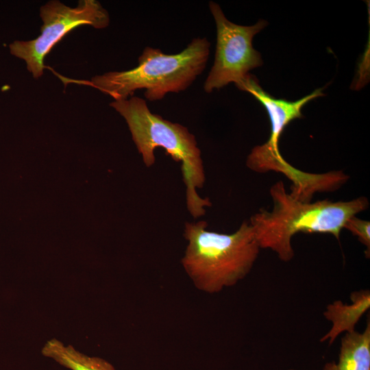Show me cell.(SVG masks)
<instances>
[{
  "label": "cell",
  "instance_id": "obj_7",
  "mask_svg": "<svg viewBox=\"0 0 370 370\" xmlns=\"http://www.w3.org/2000/svg\"><path fill=\"white\" fill-rule=\"evenodd\" d=\"M236 86L238 89L251 94L267 111L271 125V136L267 142L254 147V149L259 154L269 158L282 157L279 150L278 143L286 126L293 119L303 116L301 109L308 102L324 95L321 88L295 101L278 99L262 90L258 79L249 73Z\"/></svg>",
  "mask_w": 370,
  "mask_h": 370
},
{
  "label": "cell",
  "instance_id": "obj_5",
  "mask_svg": "<svg viewBox=\"0 0 370 370\" xmlns=\"http://www.w3.org/2000/svg\"><path fill=\"white\" fill-rule=\"evenodd\" d=\"M39 15L42 25L36 38L14 40L8 45L10 54L23 60L35 79L44 73L46 56L69 32L83 25L104 29L110 21L108 12L97 0H79L75 7L50 0L40 8Z\"/></svg>",
  "mask_w": 370,
  "mask_h": 370
},
{
  "label": "cell",
  "instance_id": "obj_3",
  "mask_svg": "<svg viewBox=\"0 0 370 370\" xmlns=\"http://www.w3.org/2000/svg\"><path fill=\"white\" fill-rule=\"evenodd\" d=\"M110 106L126 121L147 167L155 163L157 147L163 148L174 161L181 163L187 209L193 218L204 215L205 208L212 204L208 198H202L197 193V189L203 187L206 177L201 152L195 135L185 126L152 113L143 98L132 96L113 100Z\"/></svg>",
  "mask_w": 370,
  "mask_h": 370
},
{
  "label": "cell",
  "instance_id": "obj_12",
  "mask_svg": "<svg viewBox=\"0 0 370 370\" xmlns=\"http://www.w3.org/2000/svg\"><path fill=\"white\" fill-rule=\"evenodd\" d=\"M288 370H297V369H289Z\"/></svg>",
  "mask_w": 370,
  "mask_h": 370
},
{
  "label": "cell",
  "instance_id": "obj_9",
  "mask_svg": "<svg viewBox=\"0 0 370 370\" xmlns=\"http://www.w3.org/2000/svg\"><path fill=\"white\" fill-rule=\"evenodd\" d=\"M323 370H370V323L362 332L346 333L341 340L338 360L326 362Z\"/></svg>",
  "mask_w": 370,
  "mask_h": 370
},
{
  "label": "cell",
  "instance_id": "obj_4",
  "mask_svg": "<svg viewBox=\"0 0 370 370\" xmlns=\"http://www.w3.org/2000/svg\"><path fill=\"white\" fill-rule=\"evenodd\" d=\"M207 227L205 221L184 223L188 244L181 262L197 288L216 293L248 275L260 248L249 221L229 234L209 231Z\"/></svg>",
  "mask_w": 370,
  "mask_h": 370
},
{
  "label": "cell",
  "instance_id": "obj_2",
  "mask_svg": "<svg viewBox=\"0 0 370 370\" xmlns=\"http://www.w3.org/2000/svg\"><path fill=\"white\" fill-rule=\"evenodd\" d=\"M206 38H195L176 54L146 47L138 57V66L127 71H109L88 80L65 77L62 81L88 86L113 98L127 99L144 89L149 101L162 99L169 92L186 90L204 71L210 54Z\"/></svg>",
  "mask_w": 370,
  "mask_h": 370
},
{
  "label": "cell",
  "instance_id": "obj_11",
  "mask_svg": "<svg viewBox=\"0 0 370 370\" xmlns=\"http://www.w3.org/2000/svg\"><path fill=\"white\" fill-rule=\"evenodd\" d=\"M370 223L360 219L356 216L349 218L344 225V229L349 230L366 247V256L369 257L370 252Z\"/></svg>",
  "mask_w": 370,
  "mask_h": 370
},
{
  "label": "cell",
  "instance_id": "obj_6",
  "mask_svg": "<svg viewBox=\"0 0 370 370\" xmlns=\"http://www.w3.org/2000/svg\"><path fill=\"white\" fill-rule=\"evenodd\" d=\"M209 8L216 23L217 45L214 64L204 84L207 93L231 82L237 84L251 70L263 64L252 40L268 25L264 20L251 26L237 25L225 17L218 3L210 1Z\"/></svg>",
  "mask_w": 370,
  "mask_h": 370
},
{
  "label": "cell",
  "instance_id": "obj_10",
  "mask_svg": "<svg viewBox=\"0 0 370 370\" xmlns=\"http://www.w3.org/2000/svg\"><path fill=\"white\" fill-rule=\"evenodd\" d=\"M42 354L70 370H116L109 362L84 354L71 345H66L58 339L47 341L41 349Z\"/></svg>",
  "mask_w": 370,
  "mask_h": 370
},
{
  "label": "cell",
  "instance_id": "obj_8",
  "mask_svg": "<svg viewBox=\"0 0 370 370\" xmlns=\"http://www.w3.org/2000/svg\"><path fill=\"white\" fill-rule=\"evenodd\" d=\"M350 299V304L336 300L326 306L323 316L332 325L321 337V342L331 345L341 334L356 330V324L370 308V291L367 289L354 291Z\"/></svg>",
  "mask_w": 370,
  "mask_h": 370
},
{
  "label": "cell",
  "instance_id": "obj_1",
  "mask_svg": "<svg viewBox=\"0 0 370 370\" xmlns=\"http://www.w3.org/2000/svg\"><path fill=\"white\" fill-rule=\"evenodd\" d=\"M269 193L271 210L260 209L249 223L260 248L271 250L283 262L295 256L292 238L297 233L330 234L339 240L346 221L369 205L363 196L349 201H301L287 192L282 181L273 184Z\"/></svg>",
  "mask_w": 370,
  "mask_h": 370
}]
</instances>
